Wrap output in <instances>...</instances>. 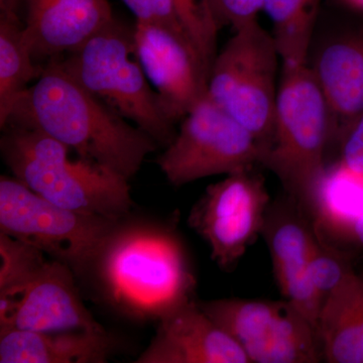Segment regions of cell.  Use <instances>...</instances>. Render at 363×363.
Here are the masks:
<instances>
[{"label":"cell","mask_w":363,"mask_h":363,"mask_svg":"<svg viewBox=\"0 0 363 363\" xmlns=\"http://www.w3.org/2000/svg\"><path fill=\"white\" fill-rule=\"evenodd\" d=\"M347 238H352L355 242L363 247V217L352 226Z\"/></svg>","instance_id":"obj_27"},{"label":"cell","mask_w":363,"mask_h":363,"mask_svg":"<svg viewBox=\"0 0 363 363\" xmlns=\"http://www.w3.org/2000/svg\"><path fill=\"white\" fill-rule=\"evenodd\" d=\"M309 272L312 285L322 303L355 272L344 253L329 247L316 233L310 252Z\"/></svg>","instance_id":"obj_23"},{"label":"cell","mask_w":363,"mask_h":363,"mask_svg":"<svg viewBox=\"0 0 363 363\" xmlns=\"http://www.w3.org/2000/svg\"><path fill=\"white\" fill-rule=\"evenodd\" d=\"M360 316H362L363 328V278L362 281V289H360Z\"/></svg>","instance_id":"obj_30"},{"label":"cell","mask_w":363,"mask_h":363,"mask_svg":"<svg viewBox=\"0 0 363 363\" xmlns=\"http://www.w3.org/2000/svg\"><path fill=\"white\" fill-rule=\"evenodd\" d=\"M362 281V277L354 272L332 291L322 304L318 335L328 362L363 363Z\"/></svg>","instance_id":"obj_18"},{"label":"cell","mask_w":363,"mask_h":363,"mask_svg":"<svg viewBox=\"0 0 363 363\" xmlns=\"http://www.w3.org/2000/svg\"><path fill=\"white\" fill-rule=\"evenodd\" d=\"M76 81L128 119L160 145L175 138V124L162 111L140 58L135 28L118 18L94 33L80 47L57 59Z\"/></svg>","instance_id":"obj_5"},{"label":"cell","mask_w":363,"mask_h":363,"mask_svg":"<svg viewBox=\"0 0 363 363\" xmlns=\"http://www.w3.org/2000/svg\"><path fill=\"white\" fill-rule=\"evenodd\" d=\"M80 281L119 316L157 322L193 300L196 279L173 223L126 215Z\"/></svg>","instance_id":"obj_1"},{"label":"cell","mask_w":363,"mask_h":363,"mask_svg":"<svg viewBox=\"0 0 363 363\" xmlns=\"http://www.w3.org/2000/svg\"><path fill=\"white\" fill-rule=\"evenodd\" d=\"M35 61L59 59L80 47L116 16L108 0H21Z\"/></svg>","instance_id":"obj_14"},{"label":"cell","mask_w":363,"mask_h":363,"mask_svg":"<svg viewBox=\"0 0 363 363\" xmlns=\"http://www.w3.org/2000/svg\"><path fill=\"white\" fill-rule=\"evenodd\" d=\"M43 70L20 14L0 11V128L6 125L16 100Z\"/></svg>","instance_id":"obj_20"},{"label":"cell","mask_w":363,"mask_h":363,"mask_svg":"<svg viewBox=\"0 0 363 363\" xmlns=\"http://www.w3.org/2000/svg\"><path fill=\"white\" fill-rule=\"evenodd\" d=\"M121 1L128 6L131 13L135 14V21L159 23L188 37L179 20L174 0H121Z\"/></svg>","instance_id":"obj_24"},{"label":"cell","mask_w":363,"mask_h":363,"mask_svg":"<svg viewBox=\"0 0 363 363\" xmlns=\"http://www.w3.org/2000/svg\"><path fill=\"white\" fill-rule=\"evenodd\" d=\"M7 124L39 130L128 181L160 147L79 84L57 59L48 61L40 77L18 97Z\"/></svg>","instance_id":"obj_2"},{"label":"cell","mask_w":363,"mask_h":363,"mask_svg":"<svg viewBox=\"0 0 363 363\" xmlns=\"http://www.w3.org/2000/svg\"><path fill=\"white\" fill-rule=\"evenodd\" d=\"M198 303L238 343L250 363H314L320 360L316 328L286 298H233Z\"/></svg>","instance_id":"obj_10"},{"label":"cell","mask_w":363,"mask_h":363,"mask_svg":"<svg viewBox=\"0 0 363 363\" xmlns=\"http://www.w3.org/2000/svg\"><path fill=\"white\" fill-rule=\"evenodd\" d=\"M274 274L284 298L309 320L318 332L321 298L310 278L309 260L315 233L294 216H267L264 230Z\"/></svg>","instance_id":"obj_16"},{"label":"cell","mask_w":363,"mask_h":363,"mask_svg":"<svg viewBox=\"0 0 363 363\" xmlns=\"http://www.w3.org/2000/svg\"><path fill=\"white\" fill-rule=\"evenodd\" d=\"M136 51L162 111L172 123H181L206 96L209 71L191 40L159 23L135 21Z\"/></svg>","instance_id":"obj_12"},{"label":"cell","mask_w":363,"mask_h":363,"mask_svg":"<svg viewBox=\"0 0 363 363\" xmlns=\"http://www.w3.org/2000/svg\"><path fill=\"white\" fill-rule=\"evenodd\" d=\"M307 203L319 226L347 236L363 217V174L339 161L326 167Z\"/></svg>","instance_id":"obj_19"},{"label":"cell","mask_w":363,"mask_h":363,"mask_svg":"<svg viewBox=\"0 0 363 363\" xmlns=\"http://www.w3.org/2000/svg\"><path fill=\"white\" fill-rule=\"evenodd\" d=\"M21 0H0V11L20 14Z\"/></svg>","instance_id":"obj_28"},{"label":"cell","mask_w":363,"mask_h":363,"mask_svg":"<svg viewBox=\"0 0 363 363\" xmlns=\"http://www.w3.org/2000/svg\"><path fill=\"white\" fill-rule=\"evenodd\" d=\"M340 159L348 168L363 174V114L350 124L339 140Z\"/></svg>","instance_id":"obj_26"},{"label":"cell","mask_w":363,"mask_h":363,"mask_svg":"<svg viewBox=\"0 0 363 363\" xmlns=\"http://www.w3.org/2000/svg\"><path fill=\"white\" fill-rule=\"evenodd\" d=\"M328 108L331 140H340L363 114V32L329 40L310 65Z\"/></svg>","instance_id":"obj_15"},{"label":"cell","mask_w":363,"mask_h":363,"mask_svg":"<svg viewBox=\"0 0 363 363\" xmlns=\"http://www.w3.org/2000/svg\"><path fill=\"white\" fill-rule=\"evenodd\" d=\"M157 324L154 337L135 363H250L238 343L194 300Z\"/></svg>","instance_id":"obj_13"},{"label":"cell","mask_w":363,"mask_h":363,"mask_svg":"<svg viewBox=\"0 0 363 363\" xmlns=\"http://www.w3.org/2000/svg\"><path fill=\"white\" fill-rule=\"evenodd\" d=\"M262 157L255 135L206 95L182 119L157 164L169 184L180 187L252 169Z\"/></svg>","instance_id":"obj_9"},{"label":"cell","mask_w":363,"mask_h":363,"mask_svg":"<svg viewBox=\"0 0 363 363\" xmlns=\"http://www.w3.org/2000/svg\"><path fill=\"white\" fill-rule=\"evenodd\" d=\"M179 20L189 39L211 71L217 55V38L220 30L209 0H174Z\"/></svg>","instance_id":"obj_22"},{"label":"cell","mask_w":363,"mask_h":363,"mask_svg":"<svg viewBox=\"0 0 363 363\" xmlns=\"http://www.w3.org/2000/svg\"><path fill=\"white\" fill-rule=\"evenodd\" d=\"M269 202L262 177L245 169L210 185L189 213L188 224L206 241L212 259L230 269L264 230Z\"/></svg>","instance_id":"obj_11"},{"label":"cell","mask_w":363,"mask_h":363,"mask_svg":"<svg viewBox=\"0 0 363 363\" xmlns=\"http://www.w3.org/2000/svg\"><path fill=\"white\" fill-rule=\"evenodd\" d=\"M0 331L105 330L70 267L0 233Z\"/></svg>","instance_id":"obj_4"},{"label":"cell","mask_w":363,"mask_h":363,"mask_svg":"<svg viewBox=\"0 0 363 363\" xmlns=\"http://www.w3.org/2000/svg\"><path fill=\"white\" fill-rule=\"evenodd\" d=\"M233 32L212 64L207 96L255 135L264 156L274 130L281 57L259 21Z\"/></svg>","instance_id":"obj_7"},{"label":"cell","mask_w":363,"mask_h":363,"mask_svg":"<svg viewBox=\"0 0 363 363\" xmlns=\"http://www.w3.org/2000/svg\"><path fill=\"white\" fill-rule=\"evenodd\" d=\"M119 220L59 206L14 177H0V233L63 262L79 281Z\"/></svg>","instance_id":"obj_8"},{"label":"cell","mask_w":363,"mask_h":363,"mask_svg":"<svg viewBox=\"0 0 363 363\" xmlns=\"http://www.w3.org/2000/svg\"><path fill=\"white\" fill-rule=\"evenodd\" d=\"M116 351L106 329L0 331V363H105Z\"/></svg>","instance_id":"obj_17"},{"label":"cell","mask_w":363,"mask_h":363,"mask_svg":"<svg viewBox=\"0 0 363 363\" xmlns=\"http://www.w3.org/2000/svg\"><path fill=\"white\" fill-rule=\"evenodd\" d=\"M321 0H262L283 65L308 63Z\"/></svg>","instance_id":"obj_21"},{"label":"cell","mask_w":363,"mask_h":363,"mask_svg":"<svg viewBox=\"0 0 363 363\" xmlns=\"http://www.w3.org/2000/svg\"><path fill=\"white\" fill-rule=\"evenodd\" d=\"M339 1L355 11H363V0H339Z\"/></svg>","instance_id":"obj_29"},{"label":"cell","mask_w":363,"mask_h":363,"mask_svg":"<svg viewBox=\"0 0 363 363\" xmlns=\"http://www.w3.org/2000/svg\"><path fill=\"white\" fill-rule=\"evenodd\" d=\"M329 140L330 116L311 67L283 65L274 130L260 164L272 169L289 192L307 203L326 169Z\"/></svg>","instance_id":"obj_6"},{"label":"cell","mask_w":363,"mask_h":363,"mask_svg":"<svg viewBox=\"0 0 363 363\" xmlns=\"http://www.w3.org/2000/svg\"><path fill=\"white\" fill-rule=\"evenodd\" d=\"M215 18L220 28L231 26L233 30L257 21L262 11V0H209Z\"/></svg>","instance_id":"obj_25"},{"label":"cell","mask_w":363,"mask_h":363,"mask_svg":"<svg viewBox=\"0 0 363 363\" xmlns=\"http://www.w3.org/2000/svg\"><path fill=\"white\" fill-rule=\"evenodd\" d=\"M0 152L13 177L59 206L123 218L133 202L128 179L97 162L70 157L72 150L39 130L7 124Z\"/></svg>","instance_id":"obj_3"}]
</instances>
